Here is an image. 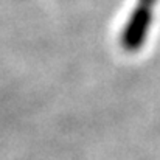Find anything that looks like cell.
Instances as JSON below:
<instances>
[{
    "mask_svg": "<svg viewBox=\"0 0 160 160\" xmlns=\"http://www.w3.org/2000/svg\"><path fill=\"white\" fill-rule=\"evenodd\" d=\"M149 8H151L149 5L138 2V6L131 12L129 20L126 22L123 33L120 36V44L124 50L134 52L140 48L142 44L145 42L148 27L151 25V9Z\"/></svg>",
    "mask_w": 160,
    "mask_h": 160,
    "instance_id": "1",
    "label": "cell"
},
{
    "mask_svg": "<svg viewBox=\"0 0 160 160\" xmlns=\"http://www.w3.org/2000/svg\"><path fill=\"white\" fill-rule=\"evenodd\" d=\"M138 2H140V3H145V5H149V6L154 3V0H138Z\"/></svg>",
    "mask_w": 160,
    "mask_h": 160,
    "instance_id": "2",
    "label": "cell"
}]
</instances>
